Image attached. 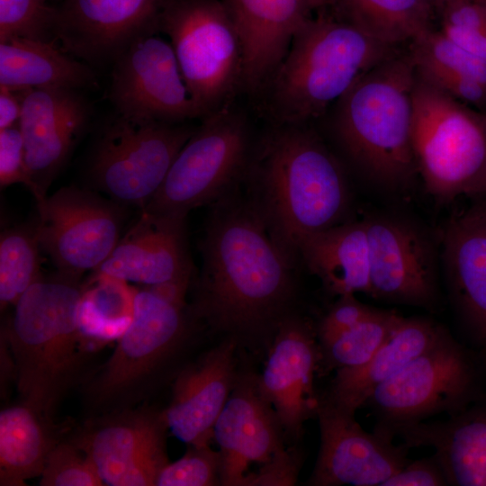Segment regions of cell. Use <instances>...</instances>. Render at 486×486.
Masks as SVG:
<instances>
[{"instance_id":"44dd1931","label":"cell","mask_w":486,"mask_h":486,"mask_svg":"<svg viewBox=\"0 0 486 486\" xmlns=\"http://www.w3.org/2000/svg\"><path fill=\"white\" fill-rule=\"evenodd\" d=\"M222 2L241 41V91L257 96L285 56L295 32L321 10L320 0Z\"/></svg>"},{"instance_id":"8992f818","label":"cell","mask_w":486,"mask_h":486,"mask_svg":"<svg viewBox=\"0 0 486 486\" xmlns=\"http://www.w3.org/2000/svg\"><path fill=\"white\" fill-rule=\"evenodd\" d=\"M191 310L185 300L152 286L136 290L132 319L108 360L84 387L94 416L134 408L184 343Z\"/></svg>"},{"instance_id":"bcb514c9","label":"cell","mask_w":486,"mask_h":486,"mask_svg":"<svg viewBox=\"0 0 486 486\" xmlns=\"http://www.w3.org/2000/svg\"><path fill=\"white\" fill-rule=\"evenodd\" d=\"M429 1H430V3L433 4V0H429ZM433 6H434V4H433ZM434 8H435V7H434Z\"/></svg>"},{"instance_id":"4dcf8cb0","label":"cell","mask_w":486,"mask_h":486,"mask_svg":"<svg viewBox=\"0 0 486 486\" xmlns=\"http://www.w3.org/2000/svg\"><path fill=\"white\" fill-rule=\"evenodd\" d=\"M136 290L127 282L99 273L86 284L79 308V325L89 340L118 338L130 325Z\"/></svg>"},{"instance_id":"74e56055","label":"cell","mask_w":486,"mask_h":486,"mask_svg":"<svg viewBox=\"0 0 486 486\" xmlns=\"http://www.w3.org/2000/svg\"><path fill=\"white\" fill-rule=\"evenodd\" d=\"M419 77L453 98L486 112V86L480 81L429 65H415Z\"/></svg>"},{"instance_id":"8d00e7d4","label":"cell","mask_w":486,"mask_h":486,"mask_svg":"<svg viewBox=\"0 0 486 486\" xmlns=\"http://www.w3.org/2000/svg\"><path fill=\"white\" fill-rule=\"evenodd\" d=\"M220 452L209 446H189L178 460L168 463L156 486H212L220 484Z\"/></svg>"},{"instance_id":"5b68a950","label":"cell","mask_w":486,"mask_h":486,"mask_svg":"<svg viewBox=\"0 0 486 486\" xmlns=\"http://www.w3.org/2000/svg\"><path fill=\"white\" fill-rule=\"evenodd\" d=\"M417 70L396 54L358 77L338 100L335 129L349 157L381 184L397 187L417 170L411 130Z\"/></svg>"},{"instance_id":"836d02e7","label":"cell","mask_w":486,"mask_h":486,"mask_svg":"<svg viewBox=\"0 0 486 486\" xmlns=\"http://www.w3.org/2000/svg\"><path fill=\"white\" fill-rule=\"evenodd\" d=\"M415 65H429L472 77L486 86V61L459 46L440 30L430 29L412 40Z\"/></svg>"},{"instance_id":"ffe728a7","label":"cell","mask_w":486,"mask_h":486,"mask_svg":"<svg viewBox=\"0 0 486 486\" xmlns=\"http://www.w3.org/2000/svg\"><path fill=\"white\" fill-rule=\"evenodd\" d=\"M258 384L274 409L284 434L298 437L304 422L317 416L320 400L313 389L314 373L320 361L309 325L295 317H284Z\"/></svg>"},{"instance_id":"6da1fadb","label":"cell","mask_w":486,"mask_h":486,"mask_svg":"<svg viewBox=\"0 0 486 486\" xmlns=\"http://www.w3.org/2000/svg\"><path fill=\"white\" fill-rule=\"evenodd\" d=\"M201 252L194 317L221 330L249 333L277 326L286 316L294 265L238 188L212 203Z\"/></svg>"},{"instance_id":"e0dca14e","label":"cell","mask_w":486,"mask_h":486,"mask_svg":"<svg viewBox=\"0 0 486 486\" xmlns=\"http://www.w3.org/2000/svg\"><path fill=\"white\" fill-rule=\"evenodd\" d=\"M166 0H61L54 37L90 66L112 64L133 41L158 32Z\"/></svg>"},{"instance_id":"f6af8a7d","label":"cell","mask_w":486,"mask_h":486,"mask_svg":"<svg viewBox=\"0 0 486 486\" xmlns=\"http://www.w3.org/2000/svg\"><path fill=\"white\" fill-rule=\"evenodd\" d=\"M478 1H481L482 3H485L486 4V0H478Z\"/></svg>"},{"instance_id":"ab89813d","label":"cell","mask_w":486,"mask_h":486,"mask_svg":"<svg viewBox=\"0 0 486 486\" xmlns=\"http://www.w3.org/2000/svg\"><path fill=\"white\" fill-rule=\"evenodd\" d=\"M376 309L359 302L355 294L338 296L318 327L320 341L327 340L365 320Z\"/></svg>"},{"instance_id":"d4e9b609","label":"cell","mask_w":486,"mask_h":486,"mask_svg":"<svg viewBox=\"0 0 486 486\" xmlns=\"http://www.w3.org/2000/svg\"><path fill=\"white\" fill-rule=\"evenodd\" d=\"M394 436L409 448L432 447L448 485L486 486V400L445 420L399 427Z\"/></svg>"},{"instance_id":"2e32d148","label":"cell","mask_w":486,"mask_h":486,"mask_svg":"<svg viewBox=\"0 0 486 486\" xmlns=\"http://www.w3.org/2000/svg\"><path fill=\"white\" fill-rule=\"evenodd\" d=\"M320 447L309 484L382 486L410 461L409 447L374 427L365 431L348 412L325 399L317 412Z\"/></svg>"},{"instance_id":"7dc6e473","label":"cell","mask_w":486,"mask_h":486,"mask_svg":"<svg viewBox=\"0 0 486 486\" xmlns=\"http://www.w3.org/2000/svg\"><path fill=\"white\" fill-rule=\"evenodd\" d=\"M483 198H486V195Z\"/></svg>"},{"instance_id":"7c38bea8","label":"cell","mask_w":486,"mask_h":486,"mask_svg":"<svg viewBox=\"0 0 486 486\" xmlns=\"http://www.w3.org/2000/svg\"><path fill=\"white\" fill-rule=\"evenodd\" d=\"M195 129L115 113L94 145L88 168L92 184L123 206L143 209Z\"/></svg>"},{"instance_id":"52a82bcc","label":"cell","mask_w":486,"mask_h":486,"mask_svg":"<svg viewBox=\"0 0 486 486\" xmlns=\"http://www.w3.org/2000/svg\"><path fill=\"white\" fill-rule=\"evenodd\" d=\"M411 144L417 170L436 200L486 195V112L433 86L417 74Z\"/></svg>"},{"instance_id":"7402d4cb","label":"cell","mask_w":486,"mask_h":486,"mask_svg":"<svg viewBox=\"0 0 486 486\" xmlns=\"http://www.w3.org/2000/svg\"><path fill=\"white\" fill-rule=\"evenodd\" d=\"M185 219L141 212L94 272L145 286L190 284L193 265L186 245Z\"/></svg>"},{"instance_id":"ee69618b","label":"cell","mask_w":486,"mask_h":486,"mask_svg":"<svg viewBox=\"0 0 486 486\" xmlns=\"http://www.w3.org/2000/svg\"><path fill=\"white\" fill-rule=\"evenodd\" d=\"M449 0H433V4L436 10L438 12L441 10V8L444 6L446 3H447Z\"/></svg>"},{"instance_id":"603a6c76","label":"cell","mask_w":486,"mask_h":486,"mask_svg":"<svg viewBox=\"0 0 486 486\" xmlns=\"http://www.w3.org/2000/svg\"><path fill=\"white\" fill-rule=\"evenodd\" d=\"M234 339L203 355L183 369L163 410L171 433L188 446H209L213 429L235 385Z\"/></svg>"},{"instance_id":"ac0fdd59","label":"cell","mask_w":486,"mask_h":486,"mask_svg":"<svg viewBox=\"0 0 486 486\" xmlns=\"http://www.w3.org/2000/svg\"><path fill=\"white\" fill-rule=\"evenodd\" d=\"M370 251V293L386 302L431 309L437 302L431 242L409 221L365 220Z\"/></svg>"},{"instance_id":"8fae6325","label":"cell","mask_w":486,"mask_h":486,"mask_svg":"<svg viewBox=\"0 0 486 486\" xmlns=\"http://www.w3.org/2000/svg\"><path fill=\"white\" fill-rule=\"evenodd\" d=\"M284 434L274 409L260 390L258 376L237 380L213 429L220 447V484H294L300 459L285 449Z\"/></svg>"},{"instance_id":"f1b7e54d","label":"cell","mask_w":486,"mask_h":486,"mask_svg":"<svg viewBox=\"0 0 486 486\" xmlns=\"http://www.w3.org/2000/svg\"><path fill=\"white\" fill-rule=\"evenodd\" d=\"M54 422L20 402L0 412V485L24 486L40 476L48 456L60 441Z\"/></svg>"},{"instance_id":"f546056e","label":"cell","mask_w":486,"mask_h":486,"mask_svg":"<svg viewBox=\"0 0 486 486\" xmlns=\"http://www.w3.org/2000/svg\"><path fill=\"white\" fill-rule=\"evenodd\" d=\"M370 38L393 47L432 29L429 0H335L328 9Z\"/></svg>"},{"instance_id":"3957f363","label":"cell","mask_w":486,"mask_h":486,"mask_svg":"<svg viewBox=\"0 0 486 486\" xmlns=\"http://www.w3.org/2000/svg\"><path fill=\"white\" fill-rule=\"evenodd\" d=\"M80 278L59 271L42 275L14 304L1 331L21 402L52 420L79 376L90 344L79 325Z\"/></svg>"},{"instance_id":"b9f144b4","label":"cell","mask_w":486,"mask_h":486,"mask_svg":"<svg viewBox=\"0 0 486 486\" xmlns=\"http://www.w3.org/2000/svg\"><path fill=\"white\" fill-rule=\"evenodd\" d=\"M21 113L20 93L0 86V130L19 125Z\"/></svg>"},{"instance_id":"4316f807","label":"cell","mask_w":486,"mask_h":486,"mask_svg":"<svg viewBox=\"0 0 486 486\" xmlns=\"http://www.w3.org/2000/svg\"><path fill=\"white\" fill-rule=\"evenodd\" d=\"M298 258L338 296L370 293V251L364 220L341 222L304 238Z\"/></svg>"},{"instance_id":"5bb4252c","label":"cell","mask_w":486,"mask_h":486,"mask_svg":"<svg viewBox=\"0 0 486 486\" xmlns=\"http://www.w3.org/2000/svg\"><path fill=\"white\" fill-rule=\"evenodd\" d=\"M163 410L134 407L93 416L72 436L105 485L153 486L169 463Z\"/></svg>"},{"instance_id":"9a60e30c","label":"cell","mask_w":486,"mask_h":486,"mask_svg":"<svg viewBox=\"0 0 486 486\" xmlns=\"http://www.w3.org/2000/svg\"><path fill=\"white\" fill-rule=\"evenodd\" d=\"M112 67L109 98L115 113L170 123L202 118L170 42L157 33L133 41Z\"/></svg>"},{"instance_id":"ba28073f","label":"cell","mask_w":486,"mask_h":486,"mask_svg":"<svg viewBox=\"0 0 486 486\" xmlns=\"http://www.w3.org/2000/svg\"><path fill=\"white\" fill-rule=\"evenodd\" d=\"M202 119L141 212L186 218L243 184L256 142L247 114L230 104Z\"/></svg>"},{"instance_id":"9c48e42d","label":"cell","mask_w":486,"mask_h":486,"mask_svg":"<svg viewBox=\"0 0 486 486\" xmlns=\"http://www.w3.org/2000/svg\"><path fill=\"white\" fill-rule=\"evenodd\" d=\"M484 400L482 359L445 330L429 348L379 384L363 407L375 416L374 427L394 436L399 427L441 413L454 415Z\"/></svg>"},{"instance_id":"83f0119b","label":"cell","mask_w":486,"mask_h":486,"mask_svg":"<svg viewBox=\"0 0 486 486\" xmlns=\"http://www.w3.org/2000/svg\"><path fill=\"white\" fill-rule=\"evenodd\" d=\"M57 42L14 38L0 43V86L14 91L96 87L92 66L78 61Z\"/></svg>"},{"instance_id":"30bf717a","label":"cell","mask_w":486,"mask_h":486,"mask_svg":"<svg viewBox=\"0 0 486 486\" xmlns=\"http://www.w3.org/2000/svg\"><path fill=\"white\" fill-rule=\"evenodd\" d=\"M202 118L240 90L243 50L222 0H166L158 20Z\"/></svg>"},{"instance_id":"d6a6232c","label":"cell","mask_w":486,"mask_h":486,"mask_svg":"<svg viewBox=\"0 0 486 486\" xmlns=\"http://www.w3.org/2000/svg\"><path fill=\"white\" fill-rule=\"evenodd\" d=\"M40 245L34 227L14 228L0 237L1 310L14 306L23 292L41 276Z\"/></svg>"},{"instance_id":"1f68e13d","label":"cell","mask_w":486,"mask_h":486,"mask_svg":"<svg viewBox=\"0 0 486 486\" xmlns=\"http://www.w3.org/2000/svg\"><path fill=\"white\" fill-rule=\"evenodd\" d=\"M402 316L376 309L357 325L320 342V360L328 370L358 367L384 344Z\"/></svg>"},{"instance_id":"7bdbcfd3","label":"cell","mask_w":486,"mask_h":486,"mask_svg":"<svg viewBox=\"0 0 486 486\" xmlns=\"http://www.w3.org/2000/svg\"><path fill=\"white\" fill-rule=\"evenodd\" d=\"M334 1L335 0H320L321 10L329 9L333 5Z\"/></svg>"},{"instance_id":"f35d334b","label":"cell","mask_w":486,"mask_h":486,"mask_svg":"<svg viewBox=\"0 0 486 486\" xmlns=\"http://www.w3.org/2000/svg\"><path fill=\"white\" fill-rule=\"evenodd\" d=\"M14 184H23L36 197L19 125L0 130V185L4 188Z\"/></svg>"},{"instance_id":"484cf974","label":"cell","mask_w":486,"mask_h":486,"mask_svg":"<svg viewBox=\"0 0 486 486\" xmlns=\"http://www.w3.org/2000/svg\"><path fill=\"white\" fill-rule=\"evenodd\" d=\"M445 330L429 319L401 317L384 344L365 364L337 371L324 399L356 413L379 384L429 348Z\"/></svg>"},{"instance_id":"d590c367","label":"cell","mask_w":486,"mask_h":486,"mask_svg":"<svg viewBox=\"0 0 486 486\" xmlns=\"http://www.w3.org/2000/svg\"><path fill=\"white\" fill-rule=\"evenodd\" d=\"M40 477L41 486L105 485L90 457L71 439L54 446Z\"/></svg>"},{"instance_id":"277c9868","label":"cell","mask_w":486,"mask_h":486,"mask_svg":"<svg viewBox=\"0 0 486 486\" xmlns=\"http://www.w3.org/2000/svg\"><path fill=\"white\" fill-rule=\"evenodd\" d=\"M328 9L295 32L259 97L271 124H307L322 115L363 74L394 55Z\"/></svg>"},{"instance_id":"e575fe53","label":"cell","mask_w":486,"mask_h":486,"mask_svg":"<svg viewBox=\"0 0 486 486\" xmlns=\"http://www.w3.org/2000/svg\"><path fill=\"white\" fill-rule=\"evenodd\" d=\"M49 0H0V43L14 38L55 39L56 5Z\"/></svg>"},{"instance_id":"7a4b0ae2","label":"cell","mask_w":486,"mask_h":486,"mask_svg":"<svg viewBox=\"0 0 486 486\" xmlns=\"http://www.w3.org/2000/svg\"><path fill=\"white\" fill-rule=\"evenodd\" d=\"M246 197L295 265L307 236L341 223L349 204L343 168L307 124H271L255 142Z\"/></svg>"},{"instance_id":"60d3db41","label":"cell","mask_w":486,"mask_h":486,"mask_svg":"<svg viewBox=\"0 0 486 486\" xmlns=\"http://www.w3.org/2000/svg\"><path fill=\"white\" fill-rule=\"evenodd\" d=\"M448 485L445 471L435 454L409 461L382 486H443Z\"/></svg>"},{"instance_id":"cb8c5ba5","label":"cell","mask_w":486,"mask_h":486,"mask_svg":"<svg viewBox=\"0 0 486 486\" xmlns=\"http://www.w3.org/2000/svg\"><path fill=\"white\" fill-rule=\"evenodd\" d=\"M442 247L454 303L486 351V198L447 222Z\"/></svg>"},{"instance_id":"d6986e66","label":"cell","mask_w":486,"mask_h":486,"mask_svg":"<svg viewBox=\"0 0 486 486\" xmlns=\"http://www.w3.org/2000/svg\"><path fill=\"white\" fill-rule=\"evenodd\" d=\"M22 98L19 128L25 158L36 187V203L47 192L88 125L92 104L81 90L29 88Z\"/></svg>"},{"instance_id":"4fadbf2b","label":"cell","mask_w":486,"mask_h":486,"mask_svg":"<svg viewBox=\"0 0 486 486\" xmlns=\"http://www.w3.org/2000/svg\"><path fill=\"white\" fill-rule=\"evenodd\" d=\"M123 206L76 187H63L37 202L40 248L58 271L80 276L109 256L121 238Z\"/></svg>"}]
</instances>
